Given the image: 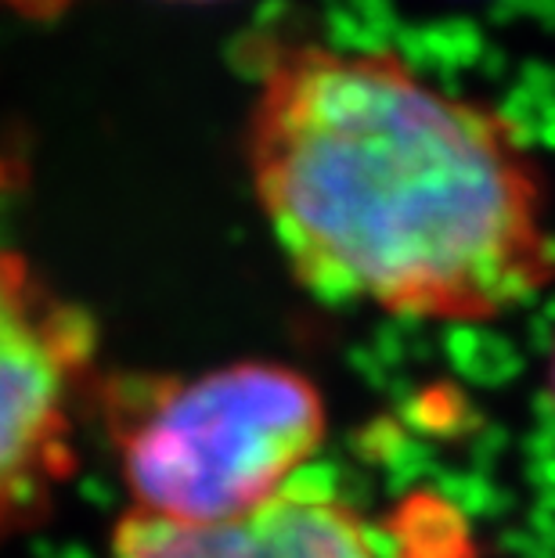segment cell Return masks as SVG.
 <instances>
[{"label": "cell", "instance_id": "cell-5", "mask_svg": "<svg viewBox=\"0 0 555 558\" xmlns=\"http://www.w3.org/2000/svg\"><path fill=\"white\" fill-rule=\"evenodd\" d=\"M548 389H552V400H555V347H552V357H548Z\"/></svg>", "mask_w": 555, "mask_h": 558}, {"label": "cell", "instance_id": "cell-3", "mask_svg": "<svg viewBox=\"0 0 555 558\" xmlns=\"http://www.w3.org/2000/svg\"><path fill=\"white\" fill-rule=\"evenodd\" d=\"M98 383L87 311L62 300L29 259L0 248V544L55 508Z\"/></svg>", "mask_w": 555, "mask_h": 558}, {"label": "cell", "instance_id": "cell-2", "mask_svg": "<svg viewBox=\"0 0 555 558\" xmlns=\"http://www.w3.org/2000/svg\"><path fill=\"white\" fill-rule=\"evenodd\" d=\"M94 408L120 458L130 512L173 526L253 515L325 439V397L289 364L239 361L198 375H120Z\"/></svg>", "mask_w": 555, "mask_h": 558}, {"label": "cell", "instance_id": "cell-4", "mask_svg": "<svg viewBox=\"0 0 555 558\" xmlns=\"http://www.w3.org/2000/svg\"><path fill=\"white\" fill-rule=\"evenodd\" d=\"M112 558H379L350 505L328 494L286 490L253 515L220 526H173L126 512Z\"/></svg>", "mask_w": 555, "mask_h": 558}, {"label": "cell", "instance_id": "cell-1", "mask_svg": "<svg viewBox=\"0 0 555 558\" xmlns=\"http://www.w3.org/2000/svg\"><path fill=\"white\" fill-rule=\"evenodd\" d=\"M245 159L292 275L328 303L483 325L555 281L552 195L523 126L397 54L286 47Z\"/></svg>", "mask_w": 555, "mask_h": 558}]
</instances>
